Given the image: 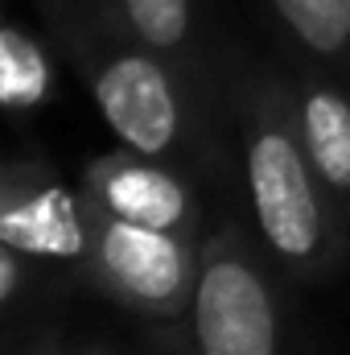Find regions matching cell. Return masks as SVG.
Masks as SVG:
<instances>
[{
    "mask_svg": "<svg viewBox=\"0 0 350 355\" xmlns=\"http://www.w3.org/2000/svg\"><path fill=\"white\" fill-rule=\"evenodd\" d=\"M322 190L326 186L305 157L293 112H280L272 99L256 103L248 124V194L264 244L288 268L313 272L330 257Z\"/></svg>",
    "mask_w": 350,
    "mask_h": 355,
    "instance_id": "cell-1",
    "label": "cell"
},
{
    "mask_svg": "<svg viewBox=\"0 0 350 355\" xmlns=\"http://www.w3.org/2000/svg\"><path fill=\"white\" fill-rule=\"evenodd\" d=\"M87 207V268L91 277L116 293L124 306L174 318L177 310L194 297V252L190 236L145 227L132 219H120L103 207Z\"/></svg>",
    "mask_w": 350,
    "mask_h": 355,
    "instance_id": "cell-2",
    "label": "cell"
},
{
    "mask_svg": "<svg viewBox=\"0 0 350 355\" xmlns=\"http://www.w3.org/2000/svg\"><path fill=\"white\" fill-rule=\"evenodd\" d=\"M190 314L202 355H276V302L235 232L206 244Z\"/></svg>",
    "mask_w": 350,
    "mask_h": 355,
    "instance_id": "cell-3",
    "label": "cell"
},
{
    "mask_svg": "<svg viewBox=\"0 0 350 355\" xmlns=\"http://www.w3.org/2000/svg\"><path fill=\"white\" fill-rule=\"evenodd\" d=\"M91 95L124 149L161 157L177 145L181 103L169 71L149 54H107L91 67Z\"/></svg>",
    "mask_w": 350,
    "mask_h": 355,
    "instance_id": "cell-4",
    "label": "cell"
},
{
    "mask_svg": "<svg viewBox=\"0 0 350 355\" xmlns=\"http://www.w3.org/2000/svg\"><path fill=\"white\" fill-rule=\"evenodd\" d=\"M0 240L29 261H83L87 207L50 170L33 162L8 166L0 190Z\"/></svg>",
    "mask_w": 350,
    "mask_h": 355,
    "instance_id": "cell-5",
    "label": "cell"
},
{
    "mask_svg": "<svg viewBox=\"0 0 350 355\" xmlns=\"http://www.w3.org/2000/svg\"><path fill=\"white\" fill-rule=\"evenodd\" d=\"M83 202L103 207L120 219L181 232V236H190L194 211H198L190 186L174 170L157 166L149 153H136V149L91 162L87 178H83Z\"/></svg>",
    "mask_w": 350,
    "mask_h": 355,
    "instance_id": "cell-6",
    "label": "cell"
},
{
    "mask_svg": "<svg viewBox=\"0 0 350 355\" xmlns=\"http://www.w3.org/2000/svg\"><path fill=\"white\" fill-rule=\"evenodd\" d=\"M293 124L322 186L330 194H350V99L334 87L301 91Z\"/></svg>",
    "mask_w": 350,
    "mask_h": 355,
    "instance_id": "cell-7",
    "label": "cell"
},
{
    "mask_svg": "<svg viewBox=\"0 0 350 355\" xmlns=\"http://www.w3.org/2000/svg\"><path fill=\"white\" fill-rule=\"evenodd\" d=\"M50 95V62L42 46L17 29L4 25L0 33V99L8 112H33Z\"/></svg>",
    "mask_w": 350,
    "mask_h": 355,
    "instance_id": "cell-8",
    "label": "cell"
},
{
    "mask_svg": "<svg viewBox=\"0 0 350 355\" xmlns=\"http://www.w3.org/2000/svg\"><path fill=\"white\" fill-rule=\"evenodd\" d=\"M272 8L317 54H342L350 46V0H272Z\"/></svg>",
    "mask_w": 350,
    "mask_h": 355,
    "instance_id": "cell-9",
    "label": "cell"
},
{
    "mask_svg": "<svg viewBox=\"0 0 350 355\" xmlns=\"http://www.w3.org/2000/svg\"><path fill=\"white\" fill-rule=\"evenodd\" d=\"M120 12L132 25V33L157 54L181 50L190 37V21H194L190 0H120Z\"/></svg>",
    "mask_w": 350,
    "mask_h": 355,
    "instance_id": "cell-10",
    "label": "cell"
},
{
    "mask_svg": "<svg viewBox=\"0 0 350 355\" xmlns=\"http://www.w3.org/2000/svg\"><path fill=\"white\" fill-rule=\"evenodd\" d=\"M25 261H29V257H25L21 248H12V244L0 240V297H4V306H17V297H21Z\"/></svg>",
    "mask_w": 350,
    "mask_h": 355,
    "instance_id": "cell-11",
    "label": "cell"
},
{
    "mask_svg": "<svg viewBox=\"0 0 350 355\" xmlns=\"http://www.w3.org/2000/svg\"><path fill=\"white\" fill-rule=\"evenodd\" d=\"M79 355H103V352H79Z\"/></svg>",
    "mask_w": 350,
    "mask_h": 355,
    "instance_id": "cell-12",
    "label": "cell"
},
{
    "mask_svg": "<svg viewBox=\"0 0 350 355\" xmlns=\"http://www.w3.org/2000/svg\"><path fill=\"white\" fill-rule=\"evenodd\" d=\"M33 355H46V352H33Z\"/></svg>",
    "mask_w": 350,
    "mask_h": 355,
    "instance_id": "cell-13",
    "label": "cell"
}]
</instances>
